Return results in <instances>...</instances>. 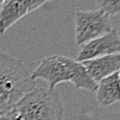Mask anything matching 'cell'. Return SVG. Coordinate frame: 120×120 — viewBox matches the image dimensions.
I'll use <instances>...</instances> for the list:
<instances>
[{"mask_svg": "<svg viewBox=\"0 0 120 120\" xmlns=\"http://www.w3.org/2000/svg\"><path fill=\"white\" fill-rule=\"evenodd\" d=\"M96 98L102 107H110L120 101V80L118 72L101 80L97 83Z\"/></svg>", "mask_w": 120, "mask_h": 120, "instance_id": "ba28073f", "label": "cell"}, {"mask_svg": "<svg viewBox=\"0 0 120 120\" xmlns=\"http://www.w3.org/2000/svg\"><path fill=\"white\" fill-rule=\"evenodd\" d=\"M110 17L101 9L79 11L75 15V33L77 46H83L111 31Z\"/></svg>", "mask_w": 120, "mask_h": 120, "instance_id": "3957f363", "label": "cell"}, {"mask_svg": "<svg viewBox=\"0 0 120 120\" xmlns=\"http://www.w3.org/2000/svg\"><path fill=\"white\" fill-rule=\"evenodd\" d=\"M12 120H63L64 110L56 89L34 87L11 112Z\"/></svg>", "mask_w": 120, "mask_h": 120, "instance_id": "7a4b0ae2", "label": "cell"}, {"mask_svg": "<svg viewBox=\"0 0 120 120\" xmlns=\"http://www.w3.org/2000/svg\"><path fill=\"white\" fill-rule=\"evenodd\" d=\"M113 54H120V36L116 28H112L108 33L81 46L76 60L82 62Z\"/></svg>", "mask_w": 120, "mask_h": 120, "instance_id": "277c9868", "label": "cell"}, {"mask_svg": "<svg viewBox=\"0 0 120 120\" xmlns=\"http://www.w3.org/2000/svg\"><path fill=\"white\" fill-rule=\"evenodd\" d=\"M28 12L24 0H5L0 5V35Z\"/></svg>", "mask_w": 120, "mask_h": 120, "instance_id": "52a82bcc", "label": "cell"}, {"mask_svg": "<svg viewBox=\"0 0 120 120\" xmlns=\"http://www.w3.org/2000/svg\"><path fill=\"white\" fill-rule=\"evenodd\" d=\"M99 9L109 17L120 15V0H96Z\"/></svg>", "mask_w": 120, "mask_h": 120, "instance_id": "30bf717a", "label": "cell"}, {"mask_svg": "<svg viewBox=\"0 0 120 120\" xmlns=\"http://www.w3.org/2000/svg\"><path fill=\"white\" fill-rule=\"evenodd\" d=\"M118 76H119V80H120V68H119V71H118Z\"/></svg>", "mask_w": 120, "mask_h": 120, "instance_id": "5bb4252c", "label": "cell"}, {"mask_svg": "<svg viewBox=\"0 0 120 120\" xmlns=\"http://www.w3.org/2000/svg\"><path fill=\"white\" fill-rule=\"evenodd\" d=\"M31 79H42L49 84V89H55L62 82H69V71L62 60V56H50L41 59L31 74Z\"/></svg>", "mask_w": 120, "mask_h": 120, "instance_id": "5b68a950", "label": "cell"}, {"mask_svg": "<svg viewBox=\"0 0 120 120\" xmlns=\"http://www.w3.org/2000/svg\"><path fill=\"white\" fill-rule=\"evenodd\" d=\"M4 1H5V0H0V5H1V4H2V3H3V2H4Z\"/></svg>", "mask_w": 120, "mask_h": 120, "instance_id": "4fadbf2b", "label": "cell"}, {"mask_svg": "<svg viewBox=\"0 0 120 120\" xmlns=\"http://www.w3.org/2000/svg\"><path fill=\"white\" fill-rule=\"evenodd\" d=\"M62 60L69 71V75H71L69 82L74 84L75 88L85 89L91 92L96 91L97 83L91 78L89 72L81 62L65 56H62Z\"/></svg>", "mask_w": 120, "mask_h": 120, "instance_id": "9c48e42d", "label": "cell"}, {"mask_svg": "<svg viewBox=\"0 0 120 120\" xmlns=\"http://www.w3.org/2000/svg\"><path fill=\"white\" fill-rule=\"evenodd\" d=\"M0 120H12L11 113H6L3 115H0Z\"/></svg>", "mask_w": 120, "mask_h": 120, "instance_id": "7c38bea8", "label": "cell"}, {"mask_svg": "<svg viewBox=\"0 0 120 120\" xmlns=\"http://www.w3.org/2000/svg\"><path fill=\"white\" fill-rule=\"evenodd\" d=\"M24 1L26 3L28 12H31L37 9L38 7H41V5H44L45 3H47L49 0H24Z\"/></svg>", "mask_w": 120, "mask_h": 120, "instance_id": "8fae6325", "label": "cell"}, {"mask_svg": "<svg viewBox=\"0 0 120 120\" xmlns=\"http://www.w3.org/2000/svg\"><path fill=\"white\" fill-rule=\"evenodd\" d=\"M34 87L31 74L23 62L0 51V115L9 113Z\"/></svg>", "mask_w": 120, "mask_h": 120, "instance_id": "6da1fadb", "label": "cell"}, {"mask_svg": "<svg viewBox=\"0 0 120 120\" xmlns=\"http://www.w3.org/2000/svg\"><path fill=\"white\" fill-rule=\"evenodd\" d=\"M91 78L98 83L101 80L118 72L120 68V54L107 55L81 62Z\"/></svg>", "mask_w": 120, "mask_h": 120, "instance_id": "8992f818", "label": "cell"}]
</instances>
